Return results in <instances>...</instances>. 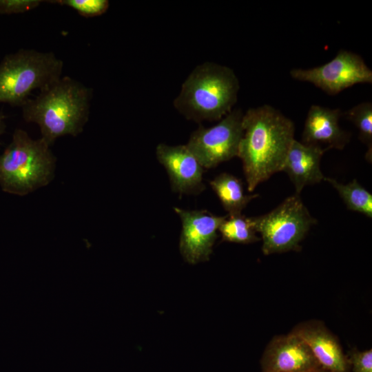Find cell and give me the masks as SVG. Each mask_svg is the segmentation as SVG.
I'll return each instance as SVG.
<instances>
[{
	"label": "cell",
	"mask_w": 372,
	"mask_h": 372,
	"mask_svg": "<svg viewBox=\"0 0 372 372\" xmlns=\"http://www.w3.org/2000/svg\"><path fill=\"white\" fill-rule=\"evenodd\" d=\"M240 158L249 192L281 172L293 141V122L269 105L249 108L242 117Z\"/></svg>",
	"instance_id": "cell-1"
},
{
	"label": "cell",
	"mask_w": 372,
	"mask_h": 372,
	"mask_svg": "<svg viewBox=\"0 0 372 372\" xmlns=\"http://www.w3.org/2000/svg\"><path fill=\"white\" fill-rule=\"evenodd\" d=\"M92 90L68 76H61L21 107L23 117L37 123L41 138L50 146L63 136H76L90 114Z\"/></svg>",
	"instance_id": "cell-2"
},
{
	"label": "cell",
	"mask_w": 372,
	"mask_h": 372,
	"mask_svg": "<svg viewBox=\"0 0 372 372\" xmlns=\"http://www.w3.org/2000/svg\"><path fill=\"white\" fill-rule=\"evenodd\" d=\"M239 89L238 79L231 68L205 62L185 80L174 106L187 119L196 122L220 120L233 110Z\"/></svg>",
	"instance_id": "cell-3"
},
{
	"label": "cell",
	"mask_w": 372,
	"mask_h": 372,
	"mask_svg": "<svg viewBox=\"0 0 372 372\" xmlns=\"http://www.w3.org/2000/svg\"><path fill=\"white\" fill-rule=\"evenodd\" d=\"M55 158L50 145L17 129L12 142L0 155V185L4 192L23 196L52 179Z\"/></svg>",
	"instance_id": "cell-4"
},
{
	"label": "cell",
	"mask_w": 372,
	"mask_h": 372,
	"mask_svg": "<svg viewBox=\"0 0 372 372\" xmlns=\"http://www.w3.org/2000/svg\"><path fill=\"white\" fill-rule=\"evenodd\" d=\"M63 62L52 52L21 49L0 63V103L22 107L34 90L62 76Z\"/></svg>",
	"instance_id": "cell-5"
},
{
	"label": "cell",
	"mask_w": 372,
	"mask_h": 372,
	"mask_svg": "<svg viewBox=\"0 0 372 372\" xmlns=\"http://www.w3.org/2000/svg\"><path fill=\"white\" fill-rule=\"evenodd\" d=\"M252 218L260 234L265 255L298 251L300 242L316 223L297 194L287 197L269 213Z\"/></svg>",
	"instance_id": "cell-6"
},
{
	"label": "cell",
	"mask_w": 372,
	"mask_h": 372,
	"mask_svg": "<svg viewBox=\"0 0 372 372\" xmlns=\"http://www.w3.org/2000/svg\"><path fill=\"white\" fill-rule=\"evenodd\" d=\"M240 108L232 110L211 127L200 125L186 145L203 168L210 169L238 156L243 134Z\"/></svg>",
	"instance_id": "cell-7"
},
{
	"label": "cell",
	"mask_w": 372,
	"mask_h": 372,
	"mask_svg": "<svg viewBox=\"0 0 372 372\" xmlns=\"http://www.w3.org/2000/svg\"><path fill=\"white\" fill-rule=\"evenodd\" d=\"M294 79L309 82L329 95L358 83H372V71L359 54L340 50L329 62L309 69L290 71Z\"/></svg>",
	"instance_id": "cell-8"
},
{
	"label": "cell",
	"mask_w": 372,
	"mask_h": 372,
	"mask_svg": "<svg viewBox=\"0 0 372 372\" xmlns=\"http://www.w3.org/2000/svg\"><path fill=\"white\" fill-rule=\"evenodd\" d=\"M174 209L182 223L179 249L183 259L192 265L208 260L218 228L227 216H216L207 210Z\"/></svg>",
	"instance_id": "cell-9"
},
{
	"label": "cell",
	"mask_w": 372,
	"mask_h": 372,
	"mask_svg": "<svg viewBox=\"0 0 372 372\" xmlns=\"http://www.w3.org/2000/svg\"><path fill=\"white\" fill-rule=\"evenodd\" d=\"M156 154L167 172L174 192L198 194L204 190L203 167L186 145L160 143L156 147Z\"/></svg>",
	"instance_id": "cell-10"
},
{
	"label": "cell",
	"mask_w": 372,
	"mask_h": 372,
	"mask_svg": "<svg viewBox=\"0 0 372 372\" xmlns=\"http://www.w3.org/2000/svg\"><path fill=\"white\" fill-rule=\"evenodd\" d=\"M261 366L262 372H307L321 368L307 344L291 332L269 342Z\"/></svg>",
	"instance_id": "cell-11"
},
{
	"label": "cell",
	"mask_w": 372,
	"mask_h": 372,
	"mask_svg": "<svg viewBox=\"0 0 372 372\" xmlns=\"http://www.w3.org/2000/svg\"><path fill=\"white\" fill-rule=\"evenodd\" d=\"M291 333L307 344L322 369L327 372H349L350 364L339 342L321 322H302Z\"/></svg>",
	"instance_id": "cell-12"
},
{
	"label": "cell",
	"mask_w": 372,
	"mask_h": 372,
	"mask_svg": "<svg viewBox=\"0 0 372 372\" xmlns=\"http://www.w3.org/2000/svg\"><path fill=\"white\" fill-rule=\"evenodd\" d=\"M342 115L339 108L311 105L304 121L302 143L319 147L326 152L330 149H342L349 143L351 134L339 125Z\"/></svg>",
	"instance_id": "cell-13"
},
{
	"label": "cell",
	"mask_w": 372,
	"mask_h": 372,
	"mask_svg": "<svg viewBox=\"0 0 372 372\" xmlns=\"http://www.w3.org/2000/svg\"><path fill=\"white\" fill-rule=\"evenodd\" d=\"M326 151L319 147L305 145L296 139L286 156L282 171L286 172L299 194L307 185L324 180L320 161Z\"/></svg>",
	"instance_id": "cell-14"
},
{
	"label": "cell",
	"mask_w": 372,
	"mask_h": 372,
	"mask_svg": "<svg viewBox=\"0 0 372 372\" xmlns=\"http://www.w3.org/2000/svg\"><path fill=\"white\" fill-rule=\"evenodd\" d=\"M209 183L228 215L242 214L248 203L259 196L245 194L242 180L231 174L221 173Z\"/></svg>",
	"instance_id": "cell-15"
},
{
	"label": "cell",
	"mask_w": 372,
	"mask_h": 372,
	"mask_svg": "<svg viewBox=\"0 0 372 372\" xmlns=\"http://www.w3.org/2000/svg\"><path fill=\"white\" fill-rule=\"evenodd\" d=\"M324 180L338 192L348 209L372 218V194L356 179L347 184L332 178L325 177Z\"/></svg>",
	"instance_id": "cell-16"
},
{
	"label": "cell",
	"mask_w": 372,
	"mask_h": 372,
	"mask_svg": "<svg viewBox=\"0 0 372 372\" xmlns=\"http://www.w3.org/2000/svg\"><path fill=\"white\" fill-rule=\"evenodd\" d=\"M218 231L223 240L249 244L260 240L257 236L252 217H246L242 214L227 215L220 224Z\"/></svg>",
	"instance_id": "cell-17"
},
{
	"label": "cell",
	"mask_w": 372,
	"mask_h": 372,
	"mask_svg": "<svg viewBox=\"0 0 372 372\" xmlns=\"http://www.w3.org/2000/svg\"><path fill=\"white\" fill-rule=\"evenodd\" d=\"M347 119L357 127L359 139L367 147L366 159L372 162V103L362 102L344 112Z\"/></svg>",
	"instance_id": "cell-18"
},
{
	"label": "cell",
	"mask_w": 372,
	"mask_h": 372,
	"mask_svg": "<svg viewBox=\"0 0 372 372\" xmlns=\"http://www.w3.org/2000/svg\"><path fill=\"white\" fill-rule=\"evenodd\" d=\"M48 2L70 7L85 17H97L104 14L110 5L107 0H54Z\"/></svg>",
	"instance_id": "cell-19"
},
{
	"label": "cell",
	"mask_w": 372,
	"mask_h": 372,
	"mask_svg": "<svg viewBox=\"0 0 372 372\" xmlns=\"http://www.w3.org/2000/svg\"><path fill=\"white\" fill-rule=\"evenodd\" d=\"M41 0H0V13H23L37 8Z\"/></svg>",
	"instance_id": "cell-20"
},
{
	"label": "cell",
	"mask_w": 372,
	"mask_h": 372,
	"mask_svg": "<svg viewBox=\"0 0 372 372\" xmlns=\"http://www.w3.org/2000/svg\"><path fill=\"white\" fill-rule=\"evenodd\" d=\"M353 372H372V350L353 351L348 359Z\"/></svg>",
	"instance_id": "cell-21"
},
{
	"label": "cell",
	"mask_w": 372,
	"mask_h": 372,
	"mask_svg": "<svg viewBox=\"0 0 372 372\" xmlns=\"http://www.w3.org/2000/svg\"><path fill=\"white\" fill-rule=\"evenodd\" d=\"M3 120L4 116L2 114H0V135L3 132L5 128Z\"/></svg>",
	"instance_id": "cell-22"
},
{
	"label": "cell",
	"mask_w": 372,
	"mask_h": 372,
	"mask_svg": "<svg viewBox=\"0 0 372 372\" xmlns=\"http://www.w3.org/2000/svg\"><path fill=\"white\" fill-rule=\"evenodd\" d=\"M307 372H327V371H326L325 370H324V369H322V368H320V369H318L313 370V371H307Z\"/></svg>",
	"instance_id": "cell-23"
}]
</instances>
